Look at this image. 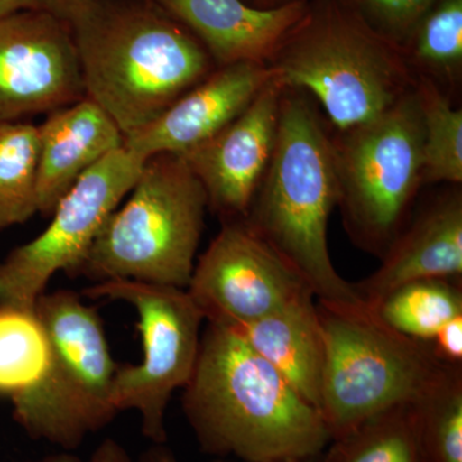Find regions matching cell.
<instances>
[{"instance_id": "cell-1", "label": "cell", "mask_w": 462, "mask_h": 462, "mask_svg": "<svg viewBox=\"0 0 462 462\" xmlns=\"http://www.w3.org/2000/svg\"><path fill=\"white\" fill-rule=\"evenodd\" d=\"M182 409L209 455L302 461L318 457L331 442L320 412L236 331L211 322Z\"/></svg>"}, {"instance_id": "cell-2", "label": "cell", "mask_w": 462, "mask_h": 462, "mask_svg": "<svg viewBox=\"0 0 462 462\" xmlns=\"http://www.w3.org/2000/svg\"><path fill=\"white\" fill-rule=\"evenodd\" d=\"M71 29L85 97L124 141L216 69L199 39L154 0H93Z\"/></svg>"}, {"instance_id": "cell-3", "label": "cell", "mask_w": 462, "mask_h": 462, "mask_svg": "<svg viewBox=\"0 0 462 462\" xmlns=\"http://www.w3.org/2000/svg\"><path fill=\"white\" fill-rule=\"evenodd\" d=\"M337 205L331 134L311 98L285 88L272 160L243 221L300 276L319 303L372 314L331 263L328 224Z\"/></svg>"}, {"instance_id": "cell-4", "label": "cell", "mask_w": 462, "mask_h": 462, "mask_svg": "<svg viewBox=\"0 0 462 462\" xmlns=\"http://www.w3.org/2000/svg\"><path fill=\"white\" fill-rule=\"evenodd\" d=\"M287 89L315 98L336 132L378 117L415 88L402 51L345 0H312L269 62Z\"/></svg>"}, {"instance_id": "cell-5", "label": "cell", "mask_w": 462, "mask_h": 462, "mask_svg": "<svg viewBox=\"0 0 462 462\" xmlns=\"http://www.w3.org/2000/svg\"><path fill=\"white\" fill-rule=\"evenodd\" d=\"M130 194L69 275L187 289L208 207L202 182L181 154L160 153L145 160Z\"/></svg>"}, {"instance_id": "cell-6", "label": "cell", "mask_w": 462, "mask_h": 462, "mask_svg": "<svg viewBox=\"0 0 462 462\" xmlns=\"http://www.w3.org/2000/svg\"><path fill=\"white\" fill-rule=\"evenodd\" d=\"M50 363L41 380L11 398L14 418L32 439L74 451L114 420L118 366L94 307L71 291L42 293L35 303Z\"/></svg>"}, {"instance_id": "cell-7", "label": "cell", "mask_w": 462, "mask_h": 462, "mask_svg": "<svg viewBox=\"0 0 462 462\" xmlns=\"http://www.w3.org/2000/svg\"><path fill=\"white\" fill-rule=\"evenodd\" d=\"M331 142L343 226L354 245L382 258L424 184L415 88L378 117L331 134Z\"/></svg>"}, {"instance_id": "cell-8", "label": "cell", "mask_w": 462, "mask_h": 462, "mask_svg": "<svg viewBox=\"0 0 462 462\" xmlns=\"http://www.w3.org/2000/svg\"><path fill=\"white\" fill-rule=\"evenodd\" d=\"M324 337L319 412L339 438L392 407L415 403L445 373L424 345L373 314H348L318 302Z\"/></svg>"}, {"instance_id": "cell-9", "label": "cell", "mask_w": 462, "mask_h": 462, "mask_svg": "<svg viewBox=\"0 0 462 462\" xmlns=\"http://www.w3.org/2000/svg\"><path fill=\"white\" fill-rule=\"evenodd\" d=\"M84 294L124 300L138 311L142 363L118 367L112 403L117 412L138 411L144 437L165 445L167 406L173 392L189 382L199 358L202 312L187 289L169 285L111 281L97 282Z\"/></svg>"}, {"instance_id": "cell-10", "label": "cell", "mask_w": 462, "mask_h": 462, "mask_svg": "<svg viewBox=\"0 0 462 462\" xmlns=\"http://www.w3.org/2000/svg\"><path fill=\"white\" fill-rule=\"evenodd\" d=\"M144 162L123 147L85 172L60 200L47 229L0 261V306L35 309L54 273H71L87 256Z\"/></svg>"}, {"instance_id": "cell-11", "label": "cell", "mask_w": 462, "mask_h": 462, "mask_svg": "<svg viewBox=\"0 0 462 462\" xmlns=\"http://www.w3.org/2000/svg\"><path fill=\"white\" fill-rule=\"evenodd\" d=\"M187 291L205 320L221 327L260 320L312 293L243 220L224 223L194 266Z\"/></svg>"}, {"instance_id": "cell-12", "label": "cell", "mask_w": 462, "mask_h": 462, "mask_svg": "<svg viewBox=\"0 0 462 462\" xmlns=\"http://www.w3.org/2000/svg\"><path fill=\"white\" fill-rule=\"evenodd\" d=\"M85 98L71 25L44 12L0 17V124Z\"/></svg>"}, {"instance_id": "cell-13", "label": "cell", "mask_w": 462, "mask_h": 462, "mask_svg": "<svg viewBox=\"0 0 462 462\" xmlns=\"http://www.w3.org/2000/svg\"><path fill=\"white\" fill-rule=\"evenodd\" d=\"M284 91L273 74L238 117L181 154L202 182L208 207L224 223L247 217L272 160Z\"/></svg>"}, {"instance_id": "cell-14", "label": "cell", "mask_w": 462, "mask_h": 462, "mask_svg": "<svg viewBox=\"0 0 462 462\" xmlns=\"http://www.w3.org/2000/svg\"><path fill=\"white\" fill-rule=\"evenodd\" d=\"M273 78L266 63L216 67L153 123L125 139L124 147L143 160L160 153H187L238 117Z\"/></svg>"}, {"instance_id": "cell-15", "label": "cell", "mask_w": 462, "mask_h": 462, "mask_svg": "<svg viewBox=\"0 0 462 462\" xmlns=\"http://www.w3.org/2000/svg\"><path fill=\"white\" fill-rule=\"evenodd\" d=\"M425 279H462V193L452 189L425 207L354 288L370 312L398 288Z\"/></svg>"}, {"instance_id": "cell-16", "label": "cell", "mask_w": 462, "mask_h": 462, "mask_svg": "<svg viewBox=\"0 0 462 462\" xmlns=\"http://www.w3.org/2000/svg\"><path fill=\"white\" fill-rule=\"evenodd\" d=\"M208 51L216 67L266 63L305 16L309 0L258 8L245 0H154Z\"/></svg>"}, {"instance_id": "cell-17", "label": "cell", "mask_w": 462, "mask_h": 462, "mask_svg": "<svg viewBox=\"0 0 462 462\" xmlns=\"http://www.w3.org/2000/svg\"><path fill=\"white\" fill-rule=\"evenodd\" d=\"M38 130V214L51 217L85 172L124 147V135L87 97L51 112Z\"/></svg>"}, {"instance_id": "cell-18", "label": "cell", "mask_w": 462, "mask_h": 462, "mask_svg": "<svg viewBox=\"0 0 462 462\" xmlns=\"http://www.w3.org/2000/svg\"><path fill=\"white\" fill-rule=\"evenodd\" d=\"M315 300L306 293L260 320L225 328L236 331L319 411L325 345Z\"/></svg>"}, {"instance_id": "cell-19", "label": "cell", "mask_w": 462, "mask_h": 462, "mask_svg": "<svg viewBox=\"0 0 462 462\" xmlns=\"http://www.w3.org/2000/svg\"><path fill=\"white\" fill-rule=\"evenodd\" d=\"M320 462H424L416 402L392 407L334 438Z\"/></svg>"}, {"instance_id": "cell-20", "label": "cell", "mask_w": 462, "mask_h": 462, "mask_svg": "<svg viewBox=\"0 0 462 462\" xmlns=\"http://www.w3.org/2000/svg\"><path fill=\"white\" fill-rule=\"evenodd\" d=\"M374 315L401 336L427 343L447 322L462 316V279L409 282L385 297Z\"/></svg>"}, {"instance_id": "cell-21", "label": "cell", "mask_w": 462, "mask_h": 462, "mask_svg": "<svg viewBox=\"0 0 462 462\" xmlns=\"http://www.w3.org/2000/svg\"><path fill=\"white\" fill-rule=\"evenodd\" d=\"M38 126L0 124V230L38 214Z\"/></svg>"}, {"instance_id": "cell-22", "label": "cell", "mask_w": 462, "mask_h": 462, "mask_svg": "<svg viewBox=\"0 0 462 462\" xmlns=\"http://www.w3.org/2000/svg\"><path fill=\"white\" fill-rule=\"evenodd\" d=\"M413 74L455 87L462 72V0H438L402 50Z\"/></svg>"}, {"instance_id": "cell-23", "label": "cell", "mask_w": 462, "mask_h": 462, "mask_svg": "<svg viewBox=\"0 0 462 462\" xmlns=\"http://www.w3.org/2000/svg\"><path fill=\"white\" fill-rule=\"evenodd\" d=\"M422 123L424 184L462 182V111L430 79L416 76Z\"/></svg>"}, {"instance_id": "cell-24", "label": "cell", "mask_w": 462, "mask_h": 462, "mask_svg": "<svg viewBox=\"0 0 462 462\" xmlns=\"http://www.w3.org/2000/svg\"><path fill=\"white\" fill-rule=\"evenodd\" d=\"M48 363L50 342L35 309L0 306V396L32 387Z\"/></svg>"}, {"instance_id": "cell-25", "label": "cell", "mask_w": 462, "mask_h": 462, "mask_svg": "<svg viewBox=\"0 0 462 462\" xmlns=\"http://www.w3.org/2000/svg\"><path fill=\"white\" fill-rule=\"evenodd\" d=\"M416 409L424 462H462V366L447 367Z\"/></svg>"}, {"instance_id": "cell-26", "label": "cell", "mask_w": 462, "mask_h": 462, "mask_svg": "<svg viewBox=\"0 0 462 462\" xmlns=\"http://www.w3.org/2000/svg\"><path fill=\"white\" fill-rule=\"evenodd\" d=\"M365 25L398 50L438 0H345Z\"/></svg>"}, {"instance_id": "cell-27", "label": "cell", "mask_w": 462, "mask_h": 462, "mask_svg": "<svg viewBox=\"0 0 462 462\" xmlns=\"http://www.w3.org/2000/svg\"><path fill=\"white\" fill-rule=\"evenodd\" d=\"M93 0H0V17L18 12H44L71 25Z\"/></svg>"}, {"instance_id": "cell-28", "label": "cell", "mask_w": 462, "mask_h": 462, "mask_svg": "<svg viewBox=\"0 0 462 462\" xmlns=\"http://www.w3.org/2000/svg\"><path fill=\"white\" fill-rule=\"evenodd\" d=\"M424 345L434 360L445 366H462V316L447 322L436 336Z\"/></svg>"}, {"instance_id": "cell-29", "label": "cell", "mask_w": 462, "mask_h": 462, "mask_svg": "<svg viewBox=\"0 0 462 462\" xmlns=\"http://www.w3.org/2000/svg\"><path fill=\"white\" fill-rule=\"evenodd\" d=\"M87 462H133L127 454L126 449L124 448L117 440L107 439L103 440L102 443L91 454L89 461Z\"/></svg>"}, {"instance_id": "cell-30", "label": "cell", "mask_w": 462, "mask_h": 462, "mask_svg": "<svg viewBox=\"0 0 462 462\" xmlns=\"http://www.w3.org/2000/svg\"><path fill=\"white\" fill-rule=\"evenodd\" d=\"M321 456V455H320ZM320 456L310 458V460L291 461V462H320ZM139 462H180L176 456L163 445H154L151 449L142 455Z\"/></svg>"}, {"instance_id": "cell-31", "label": "cell", "mask_w": 462, "mask_h": 462, "mask_svg": "<svg viewBox=\"0 0 462 462\" xmlns=\"http://www.w3.org/2000/svg\"><path fill=\"white\" fill-rule=\"evenodd\" d=\"M26 462H84L78 456L71 454L69 451L60 452V454L45 456V457L39 458V460L26 461Z\"/></svg>"}, {"instance_id": "cell-32", "label": "cell", "mask_w": 462, "mask_h": 462, "mask_svg": "<svg viewBox=\"0 0 462 462\" xmlns=\"http://www.w3.org/2000/svg\"><path fill=\"white\" fill-rule=\"evenodd\" d=\"M291 2H296V0H254V7L275 8Z\"/></svg>"}]
</instances>
